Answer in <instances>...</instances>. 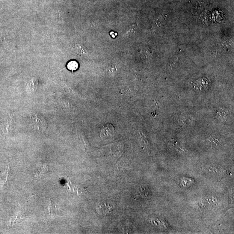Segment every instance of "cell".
Returning a JSON list of instances; mask_svg holds the SVG:
<instances>
[{
  "mask_svg": "<svg viewBox=\"0 0 234 234\" xmlns=\"http://www.w3.org/2000/svg\"><path fill=\"white\" fill-rule=\"evenodd\" d=\"M32 120L34 128L38 132H43L47 128V122L44 117L37 114L33 115Z\"/></svg>",
  "mask_w": 234,
  "mask_h": 234,
  "instance_id": "1",
  "label": "cell"
},
{
  "mask_svg": "<svg viewBox=\"0 0 234 234\" xmlns=\"http://www.w3.org/2000/svg\"><path fill=\"white\" fill-rule=\"evenodd\" d=\"M67 67L69 70H76L78 68V64L76 61H71L68 64Z\"/></svg>",
  "mask_w": 234,
  "mask_h": 234,
  "instance_id": "6",
  "label": "cell"
},
{
  "mask_svg": "<svg viewBox=\"0 0 234 234\" xmlns=\"http://www.w3.org/2000/svg\"><path fill=\"white\" fill-rule=\"evenodd\" d=\"M115 133V130L113 125L108 124L104 126L102 128L100 133V136L102 138H111L114 136Z\"/></svg>",
  "mask_w": 234,
  "mask_h": 234,
  "instance_id": "2",
  "label": "cell"
},
{
  "mask_svg": "<svg viewBox=\"0 0 234 234\" xmlns=\"http://www.w3.org/2000/svg\"><path fill=\"white\" fill-rule=\"evenodd\" d=\"M49 214H51L54 212L55 210V205L53 203V201L51 200H49Z\"/></svg>",
  "mask_w": 234,
  "mask_h": 234,
  "instance_id": "7",
  "label": "cell"
},
{
  "mask_svg": "<svg viewBox=\"0 0 234 234\" xmlns=\"http://www.w3.org/2000/svg\"><path fill=\"white\" fill-rule=\"evenodd\" d=\"M136 28V26H135V25L129 26L128 28V30H127L126 34H132L135 31Z\"/></svg>",
  "mask_w": 234,
  "mask_h": 234,
  "instance_id": "8",
  "label": "cell"
},
{
  "mask_svg": "<svg viewBox=\"0 0 234 234\" xmlns=\"http://www.w3.org/2000/svg\"><path fill=\"white\" fill-rule=\"evenodd\" d=\"M38 86V80L35 78H33L28 81L26 88L27 93L31 95L35 93L37 89Z\"/></svg>",
  "mask_w": 234,
  "mask_h": 234,
  "instance_id": "4",
  "label": "cell"
},
{
  "mask_svg": "<svg viewBox=\"0 0 234 234\" xmlns=\"http://www.w3.org/2000/svg\"><path fill=\"white\" fill-rule=\"evenodd\" d=\"M99 208L103 214H108L111 211L112 207L110 205L107 204L106 203H102L99 206Z\"/></svg>",
  "mask_w": 234,
  "mask_h": 234,
  "instance_id": "5",
  "label": "cell"
},
{
  "mask_svg": "<svg viewBox=\"0 0 234 234\" xmlns=\"http://www.w3.org/2000/svg\"><path fill=\"white\" fill-rule=\"evenodd\" d=\"M14 121L11 116L5 117L2 123V129L5 133H9L12 131L14 128Z\"/></svg>",
  "mask_w": 234,
  "mask_h": 234,
  "instance_id": "3",
  "label": "cell"
}]
</instances>
